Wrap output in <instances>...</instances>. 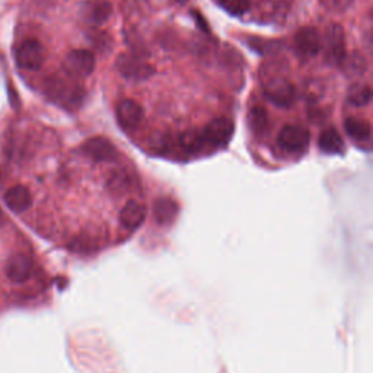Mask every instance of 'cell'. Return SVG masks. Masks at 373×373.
<instances>
[{
    "label": "cell",
    "mask_w": 373,
    "mask_h": 373,
    "mask_svg": "<svg viewBox=\"0 0 373 373\" xmlns=\"http://www.w3.org/2000/svg\"><path fill=\"white\" fill-rule=\"evenodd\" d=\"M45 95L52 99L53 103L62 107L74 108L82 104L85 89L81 84L69 76L67 73L64 76H62V74H54V76L45 81Z\"/></svg>",
    "instance_id": "obj_1"
},
{
    "label": "cell",
    "mask_w": 373,
    "mask_h": 373,
    "mask_svg": "<svg viewBox=\"0 0 373 373\" xmlns=\"http://www.w3.org/2000/svg\"><path fill=\"white\" fill-rule=\"evenodd\" d=\"M311 143V133L299 124H287L277 134V144L283 152L302 154Z\"/></svg>",
    "instance_id": "obj_2"
},
{
    "label": "cell",
    "mask_w": 373,
    "mask_h": 373,
    "mask_svg": "<svg viewBox=\"0 0 373 373\" xmlns=\"http://www.w3.org/2000/svg\"><path fill=\"white\" fill-rule=\"evenodd\" d=\"M234 134V122L228 117H216L203 127V137L209 151L226 146Z\"/></svg>",
    "instance_id": "obj_3"
},
{
    "label": "cell",
    "mask_w": 373,
    "mask_h": 373,
    "mask_svg": "<svg viewBox=\"0 0 373 373\" xmlns=\"http://www.w3.org/2000/svg\"><path fill=\"white\" fill-rule=\"evenodd\" d=\"M115 69L121 76L127 81H144L154 74V67L151 64L146 63L143 59L129 53H122L118 56L115 62Z\"/></svg>",
    "instance_id": "obj_4"
},
{
    "label": "cell",
    "mask_w": 373,
    "mask_h": 373,
    "mask_svg": "<svg viewBox=\"0 0 373 373\" xmlns=\"http://www.w3.org/2000/svg\"><path fill=\"white\" fill-rule=\"evenodd\" d=\"M45 60V52L42 44L35 38H28L19 44L16 50V64L28 71H37L41 69Z\"/></svg>",
    "instance_id": "obj_5"
},
{
    "label": "cell",
    "mask_w": 373,
    "mask_h": 373,
    "mask_svg": "<svg viewBox=\"0 0 373 373\" xmlns=\"http://www.w3.org/2000/svg\"><path fill=\"white\" fill-rule=\"evenodd\" d=\"M64 71L71 78H86L93 73L96 60L89 50H71L64 57Z\"/></svg>",
    "instance_id": "obj_6"
},
{
    "label": "cell",
    "mask_w": 373,
    "mask_h": 373,
    "mask_svg": "<svg viewBox=\"0 0 373 373\" xmlns=\"http://www.w3.org/2000/svg\"><path fill=\"white\" fill-rule=\"evenodd\" d=\"M264 95L276 107L287 108L294 103V88L287 79L282 76L270 78L264 84Z\"/></svg>",
    "instance_id": "obj_7"
},
{
    "label": "cell",
    "mask_w": 373,
    "mask_h": 373,
    "mask_svg": "<svg viewBox=\"0 0 373 373\" xmlns=\"http://www.w3.org/2000/svg\"><path fill=\"white\" fill-rule=\"evenodd\" d=\"M326 57L328 62L340 64L345 57V37L340 23H331L326 30Z\"/></svg>",
    "instance_id": "obj_8"
},
{
    "label": "cell",
    "mask_w": 373,
    "mask_h": 373,
    "mask_svg": "<svg viewBox=\"0 0 373 373\" xmlns=\"http://www.w3.org/2000/svg\"><path fill=\"white\" fill-rule=\"evenodd\" d=\"M144 111L143 107L134 99H122L117 105V120L120 126L126 132H134L143 122Z\"/></svg>",
    "instance_id": "obj_9"
},
{
    "label": "cell",
    "mask_w": 373,
    "mask_h": 373,
    "mask_svg": "<svg viewBox=\"0 0 373 373\" xmlns=\"http://www.w3.org/2000/svg\"><path fill=\"white\" fill-rule=\"evenodd\" d=\"M294 50L302 57H314L321 50V38L315 28H301L294 35Z\"/></svg>",
    "instance_id": "obj_10"
},
{
    "label": "cell",
    "mask_w": 373,
    "mask_h": 373,
    "mask_svg": "<svg viewBox=\"0 0 373 373\" xmlns=\"http://www.w3.org/2000/svg\"><path fill=\"white\" fill-rule=\"evenodd\" d=\"M113 13V4L110 0H88L82 5L81 16L89 25H103Z\"/></svg>",
    "instance_id": "obj_11"
},
{
    "label": "cell",
    "mask_w": 373,
    "mask_h": 373,
    "mask_svg": "<svg viewBox=\"0 0 373 373\" xmlns=\"http://www.w3.org/2000/svg\"><path fill=\"white\" fill-rule=\"evenodd\" d=\"M33 275V261L25 254H15L6 263V276L13 283L27 282Z\"/></svg>",
    "instance_id": "obj_12"
},
{
    "label": "cell",
    "mask_w": 373,
    "mask_h": 373,
    "mask_svg": "<svg viewBox=\"0 0 373 373\" xmlns=\"http://www.w3.org/2000/svg\"><path fill=\"white\" fill-rule=\"evenodd\" d=\"M5 203L12 212L23 213L33 205V194L25 185H15L6 191Z\"/></svg>",
    "instance_id": "obj_13"
},
{
    "label": "cell",
    "mask_w": 373,
    "mask_h": 373,
    "mask_svg": "<svg viewBox=\"0 0 373 373\" xmlns=\"http://www.w3.org/2000/svg\"><path fill=\"white\" fill-rule=\"evenodd\" d=\"M344 130L350 139L359 143L370 142V124L359 117H347L344 121Z\"/></svg>",
    "instance_id": "obj_14"
},
{
    "label": "cell",
    "mask_w": 373,
    "mask_h": 373,
    "mask_svg": "<svg viewBox=\"0 0 373 373\" xmlns=\"http://www.w3.org/2000/svg\"><path fill=\"white\" fill-rule=\"evenodd\" d=\"M318 146L322 152L330 155H337L344 152V140L334 127L326 129L319 134Z\"/></svg>",
    "instance_id": "obj_15"
},
{
    "label": "cell",
    "mask_w": 373,
    "mask_h": 373,
    "mask_svg": "<svg viewBox=\"0 0 373 373\" xmlns=\"http://www.w3.org/2000/svg\"><path fill=\"white\" fill-rule=\"evenodd\" d=\"M372 99V89L366 84H355L347 93V101L355 107H366Z\"/></svg>",
    "instance_id": "obj_16"
},
{
    "label": "cell",
    "mask_w": 373,
    "mask_h": 373,
    "mask_svg": "<svg viewBox=\"0 0 373 373\" xmlns=\"http://www.w3.org/2000/svg\"><path fill=\"white\" fill-rule=\"evenodd\" d=\"M248 121H250L253 133L256 136H261L268 127V114L263 107H254L248 114Z\"/></svg>",
    "instance_id": "obj_17"
},
{
    "label": "cell",
    "mask_w": 373,
    "mask_h": 373,
    "mask_svg": "<svg viewBox=\"0 0 373 373\" xmlns=\"http://www.w3.org/2000/svg\"><path fill=\"white\" fill-rule=\"evenodd\" d=\"M220 6L234 16H241L250 11V0H220Z\"/></svg>",
    "instance_id": "obj_18"
},
{
    "label": "cell",
    "mask_w": 373,
    "mask_h": 373,
    "mask_svg": "<svg viewBox=\"0 0 373 373\" xmlns=\"http://www.w3.org/2000/svg\"><path fill=\"white\" fill-rule=\"evenodd\" d=\"M4 222H5V217H4V213L0 212V225H4Z\"/></svg>",
    "instance_id": "obj_19"
}]
</instances>
